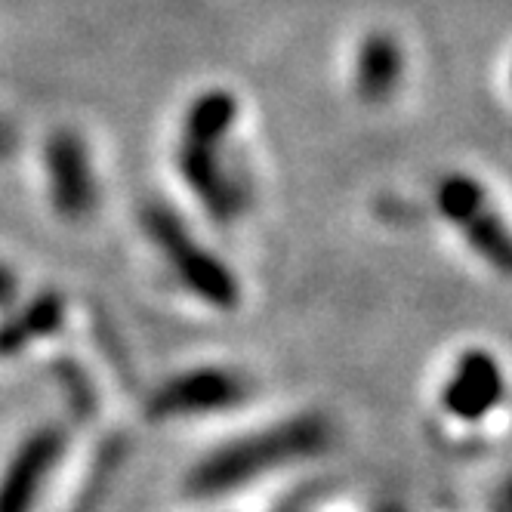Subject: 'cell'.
<instances>
[{"instance_id":"10","label":"cell","mask_w":512,"mask_h":512,"mask_svg":"<svg viewBox=\"0 0 512 512\" xmlns=\"http://www.w3.org/2000/svg\"><path fill=\"white\" fill-rule=\"evenodd\" d=\"M238 121V99L229 90H204L182 115L179 133L186 136H229Z\"/></svg>"},{"instance_id":"6","label":"cell","mask_w":512,"mask_h":512,"mask_svg":"<svg viewBox=\"0 0 512 512\" xmlns=\"http://www.w3.org/2000/svg\"><path fill=\"white\" fill-rule=\"evenodd\" d=\"M65 454V432L59 426L34 429L16 448L0 475V512H34L41 488Z\"/></svg>"},{"instance_id":"9","label":"cell","mask_w":512,"mask_h":512,"mask_svg":"<svg viewBox=\"0 0 512 512\" xmlns=\"http://www.w3.org/2000/svg\"><path fill=\"white\" fill-rule=\"evenodd\" d=\"M62 315H65V306L56 294H41L38 300L22 306L16 315H10L0 324V358L31 346L41 337H50L62 324Z\"/></svg>"},{"instance_id":"7","label":"cell","mask_w":512,"mask_h":512,"mask_svg":"<svg viewBox=\"0 0 512 512\" xmlns=\"http://www.w3.org/2000/svg\"><path fill=\"white\" fill-rule=\"evenodd\" d=\"M503 398V371L491 352L469 349L457 358L442 389V405L457 420L475 423L488 417Z\"/></svg>"},{"instance_id":"4","label":"cell","mask_w":512,"mask_h":512,"mask_svg":"<svg viewBox=\"0 0 512 512\" xmlns=\"http://www.w3.org/2000/svg\"><path fill=\"white\" fill-rule=\"evenodd\" d=\"M247 398V380L229 368H195L170 377L149 401L152 420L207 417L238 408Z\"/></svg>"},{"instance_id":"12","label":"cell","mask_w":512,"mask_h":512,"mask_svg":"<svg viewBox=\"0 0 512 512\" xmlns=\"http://www.w3.org/2000/svg\"><path fill=\"white\" fill-rule=\"evenodd\" d=\"M463 235L466 241L479 250V256H485V260L491 266H497L500 272L509 269V256H512V244H509V235H506V226L503 219L488 207L482 210L475 219H469V223L463 226Z\"/></svg>"},{"instance_id":"3","label":"cell","mask_w":512,"mask_h":512,"mask_svg":"<svg viewBox=\"0 0 512 512\" xmlns=\"http://www.w3.org/2000/svg\"><path fill=\"white\" fill-rule=\"evenodd\" d=\"M229 136H186L179 133L176 167L204 213L216 223H235L250 204V182L226 152Z\"/></svg>"},{"instance_id":"11","label":"cell","mask_w":512,"mask_h":512,"mask_svg":"<svg viewBox=\"0 0 512 512\" xmlns=\"http://www.w3.org/2000/svg\"><path fill=\"white\" fill-rule=\"evenodd\" d=\"M435 204L442 210L448 223L463 229L469 219H475L482 210H488V195L482 189V182L469 173H448L435 189Z\"/></svg>"},{"instance_id":"14","label":"cell","mask_w":512,"mask_h":512,"mask_svg":"<svg viewBox=\"0 0 512 512\" xmlns=\"http://www.w3.org/2000/svg\"><path fill=\"white\" fill-rule=\"evenodd\" d=\"M13 149H16V127L0 118V161L10 158Z\"/></svg>"},{"instance_id":"2","label":"cell","mask_w":512,"mask_h":512,"mask_svg":"<svg viewBox=\"0 0 512 512\" xmlns=\"http://www.w3.org/2000/svg\"><path fill=\"white\" fill-rule=\"evenodd\" d=\"M142 229L173 269L176 281L195 294L201 303L213 309H235L241 300V287L235 272L207 250L179 219V213L167 204H145L142 207Z\"/></svg>"},{"instance_id":"13","label":"cell","mask_w":512,"mask_h":512,"mask_svg":"<svg viewBox=\"0 0 512 512\" xmlns=\"http://www.w3.org/2000/svg\"><path fill=\"white\" fill-rule=\"evenodd\" d=\"M16 290H19L16 272L7 263H0V306H10L16 300Z\"/></svg>"},{"instance_id":"5","label":"cell","mask_w":512,"mask_h":512,"mask_svg":"<svg viewBox=\"0 0 512 512\" xmlns=\"http://www.w3.org/2000/svg\"><path fill=\"white\" fill-rule=\"evenodd\" d=\"M44 167H47V186L53 210L68 219L81 223L99 204V182L90 161L87 142L78 130H56L44 145Z\"/></svg>"},{"instance_id":"1","label":"cell","mask_w":512,"mask_h":512,"mask_svg":"<svg viewBox=\"0 0 512 512\" xmlns=\"http://www.w3.org/2000/svg\"><path fill=\"white\" fill-rule=\"evenodd\" d=\"M327 445H331V423L324 417L318 414L290 417L210 451L189 472V491L198 497L229 494L235 488L256 482L263 472L318 457Z\"/></svg>"},{"instance_id":"8","label":"cell","mask_w":512,"mask_h":512,"mask_svg":"<svg viewBox=\"0 0 512 512\" xmlns=\"http://www.w3.org/2000/svg\"><path fill=\"white\" fill-rule=\"evenodd\" d=\"M405 78V50L386 31H371L361 38L352 59V87L361 102L380 105L395 96Z\"/></svg>"}]
</instances>
